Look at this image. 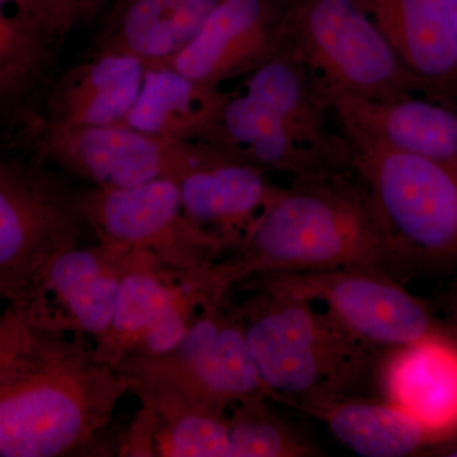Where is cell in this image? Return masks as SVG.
<instances>
[{
	"instance_id": "ac0fdd59",
	"label": "cell",
	"mask_w": 457,
	"mask_h": 457,
	"mask_svg": "<svg viewBox=\"0 0 457 457\" xmlns=\"http://www.w3.org/2000/svg\"><path fill=\"white\" fill-rule=\"evenodd\" d=\"M145 73L137 57L98 51L56 83L44 122L62 128L120 125L137 104Z\"/></svg>"
},
{
	"instance_id": "ba28073f",
	"label": "cell",
	"mask_w": 457,
	"mask_h": 457,
	"mask_svg": "<svg viewBox=\"0 0 457 457\" xmlns=\"http://www.w3.org/2000/svg\"><path fill=\"white\" fill-rule=\"evenodd\" d=\"M79 204L98 243L144 252L188 281L203 285L210 267L228 253L220 239L186 218L177 180L90 187L80 191Z\"/></svg>"
},
{
	"instance_id": "277c9868",
	"label": "cell",
	"mask_w": 457,
	"mask_h": 457,
	"mask_svg": "<svg viewBox=\"0 0 457 457\" xmlns=\"http://www.w3.org/2000/svg\"><path fill=\"white\" fill-rule=\"evenodd\" d=\"M116 370L155 418L189 408L228 411L252 396L270 398L228 296L207 297L174 350L128 357Z\"/></svg>"
},
{
	"instance_id": "5bb4252c",
	"label": "cell",
	"mask_w": 457,
	"mask_h": 457,
	"mask_svg": "<svg viewBox=\"0 0 457 457\" xmlns=\"http://www.w3.org/2000/svg\"><path fill=\"white\" fill-rule=\"evenodd\" d=\"M386 402L445 445L457 437V337L433 336L392 348L378 369Z\"/></svg>"
},
{
	"instance_id": "484cf974",
	"label": "cell",
	"mask_w": 457,
	"mask_h": 457,
	"mask_svg": "<svg viewBox=\"0 0 457 457\" xmlns=\"http://www.w3.org/2000/svg\"><path fill=\"white\" fill-rule=\"evenodd\" d=\"M21 14L50 42L56 44L80 22L75 0H11Z\"/></svg>"
},
{
	"instance_id": "6da1fadb",
	"label": "cell",
	"mask_w": 457,
	"mask_h": 457,
	"mask_svg": "<svg viewBox=\"0 0 457 457\" xmlns=\"http://www.w3.org/2000/svg\"><path fill=\"white\" fill-rule=\"evenodd\" d=\"M366 270L402 275L392 234L357 171L291 179L245 236L210 267L204 288L227 297L248 279L279 273Z\"/></svg>"
},
{
	"instance_id": "8992f818",
	"label": "cell",
	"mask_w": 457,
	"mask_h": 457,
	"mask_svg": "<svg viewBox=\"0 0 457 457\" xmlns=\"http://www.w3.org/2000/svg\"><path fill=\"white\" fill-rule=\"evenodd\" d=\"M80 191L41 164L0 158V300L21 312L50 264L82 245Z\"/></svg>"
},
{
	"instance_id": "4dcf8cb0",
	"label": "cell",
	"mask_w": 457,
	"mask_h": 457,
	"mask_svg": "<svg viewBox=\"0 0 457 457\" xmlns=\"http://www.w3.org/2000/svg\"><path fill=\"white\" fill-rule=\"evenodd\" d=\"M451 312H453V317L457 324V294L453 296V302H451Z\"/></svg>"
},
{
	"instance_id": "4fadbf2b",
	"label": "cell",
	"mask_w": 457,
	"mask_h": 457,
	"mask_svg": "<svg viewBox=\"0 0 457 457\" xmlns=\"http://www.w3.org/2000/svg\"><path fill=\"white\" fill-rule=\"evenodd\" d=\"M351 145L420 158L457 161V110L413 95L389 99L327 96Z\"/></svg>"
},
{
	"instance_id": "7c38bea8",
	"label": "cell",
	"mask_w": 457,
	"mask_h": 457,
	"mask_svg": "<svg viewBox=\"0 0 457 457\" xmlns=\"http://www.w3.org/2000/svg\"><path fill=\"white\" fill-rule=\"evenodd\" d=\"M288 42L286 4L279 0H222L170 68L220 87L278 55Z\"/></svg>"
},
{
	"instance_id": "44dd1931",
	"label": "cell",
	"mask_w": 457,
	"mask_h": 457,
	"mask_svg": "<svg viewBox=\"0 0 457 457\" xmlns=\"http://www.w3.org/2000/svg\"><path fill=\"white\" fill-rule=\"evenodd\" d=\"M230 93L170 66L146 68L139 97L123 125L176 141L212 144Z\"/></svg>"
},
{
	"instance_id": "5b68a950",
	"label": "cell",
	"mask_w": 457,
	"mask_h": 457,
	"mask_svg": "<svg viewBox=\"0 0 457 457\" xmlns=\"http://www.w3.org/2000/svg\"><path fill=\"white\" fill-rule=\"evenodd\" d=\"M288 44L326 96L389 99L423 90L360 0H290Z\"/></svg>"
},
{
	"instance_id": "8fae6325",
	"label": "cell",
	"mask_w": 457,
	"mask_h": 457,
	"mask_svg": "<svg viewBox=\"0 0 457 457\" xmlns=\"http://www.w3.org/2000/svg\"><path fill=\"white\" fill-rule=\"evenodd\" d=\"M129 252L78 245L56 258L22 311L36 329L101 341L112 323Z\"/></svg>"
},
{
	"instance_id": "603a6c76",
	"label": "cell",
	"mask_w": 457,
	"mask_h": 457,
	"mask_svg": "<svg viewBox=\"0 0 457 457\" xmlns=\"http://www.w3.org/2000/svg\"><path fill=\"white\" fill-rule=\"evenodd\" d=\"M252 396L228 409L230 457H317L324 453L272 407Z\"/></svg>"
},
{
	"instance_id": "e0dca14e",
	"label": "cell",
	"mask_w": 457,
	"mask_h": 457,
	"mask_svg": "<svg viewBox=\"0 0 457 457\" xmlns=\"http://www.w3.org/2000/svg\"><path fill=\"white\" fill-rule=\"evenodd\" d=\"M245 88L306 145L341 167L352 168L347 140L328 125L330 108L324 89L288 42L278 55L245 77Z\"/></svg>"
},
{
	"instance_id": "3957f363",
	"label": "cell",
	"mask_w": 457,
	"mask_h": 457,
	"mask_svg": "<svg viewBox=\"0 0 457 457\" xmlns=\"http://www.w3.org/2000/svg\"><path fill=\"white\" fill-rule=\"evenodd\" d=\"M236 305L272 402L299 408L311 400L352 395L374 368L371 345L351 336L314 303L266 290Z\"/></svg>"
},
{
	"instance_id": "d6986e66",
	"label": "cell",
	"mask_w": 457,
	"mask_h": 457,
	"mask_svg": "<svg viewBox=\"0 0 457 457\" xmlns=\"http://www.w3.org/2000/svg\"><path fill=\"white\" fill-rule=\"evenodd\" d=\"M197 293H204L197 282L179 278L150 254L129 252L112 323L95 343L98 360L116 369L177 305Z\"/></svg>"
},
{
	"instance_id": "7402d4cb",
	"label": "cell",
	"mask_w": 457,
	"mask_h": 457,
	"mask_svg": "<svg viewBox=\"0 0 457 457\" xmlns=\"http://www.w3.org/2000/svg\"><path fill=\"white\" fill-rule=\"evenodd\" d=\"M299 409L320 420L336 440L359 456H414L440 445L425 427L386 400L330 396L303 403Z\"/></svg>"
},
{
	"instance_id": "52a82bcc",
	"label": "cell",
	"mask_w": 457,
	"mask_h": 457,
	"mask_svg": "<svg viewBox=\"0 0 457 457\" xmlns=\"http://www.w3.org/2000/svg\"><path fill=\"white\" fill-rule=\"evenodd\" d=\"M352 167L368 186L402 273L416 264L457 262V161L351 145Z\"/></svg>"
},
{
	"instance_id": "30bf717a",
	"label": "cell",
	"mask_w": 457,
	"mask_h": 457,
	"mask_svg": "<svg viewBox=\"0 0 457 457\" xmlns=\"http://www.w3.org/2000/svg\"><path fill=\"white\" fill-rule=\"evenodd\" d=\"M38 149L47 161L92 187L126 188L179 180L220 153L203 141H176L130 126L62 128L41 121Z\"/></svg>"
},
{
	"instance_id": "83f0119b",
	"label": "cell",
	"mask_w": 457,
	"mask_h": 457,
	"mask_svg": "<svg viewBox=\"0 0 457 457\" xmlns=\"http://www.w3.org/2000/svg\"><path fill=\"white\" fill-rule=\"evenodd\" d=\"M79 9L80 21L95 16L107 0H75Z\"/></svg>"
},
{
	"instance_id": "cb8c5ba5",
	"label": "cell",
	"mask_w": 457,
	"mask_h": 457,
	"mask_svg": "<svg viewBox=\"0 0 457 457\" xmlns=\"http://www.w3.org/2000/svg\"><path fill=\"white\" fill-rule=\"evenodd\" d=\"M51 46L11 0H0V110L20 104L40 83Z\"/></svg>"
},
{
	"instance_id": "9c48e42d",
	"label": "cell",
	"mask_w": 457,
	"mask_h": 457,
	"mask_svg": "<svg viewBox=\"0 0 457 457\" xmlns=\"http://www.w3.org/2000/svg\"><path fill=\"white\" fill-rule=\"evenodd\" d=\"M324 305L351 336L392 350L433 336H455L399 279L374 270L339 269L260 276L237 286Z\"/></svg>"
},
{
	"instance_id": "ffe728a7",
	"label": "cell",
	"mask_w": 457,
	"mask_h": 457,
	"mask_svg": "<svg viewBox=\"0 0 457 457\" xmlns=\"http://www.w3.org/2000/svg\"><path fill=\"white\" fill-rule=\"evenodd\" d=\"M222 0H114L98 51L168 66L194 40Z\"/></svg>"
},
{
	"instance_id": "f546056e",
	"label": "cell",
	"mask_w": 457,
	"mask_h": 457,
	"mask_svg": "<svg viewBox=\"0 0 457 457\" xmlns=\"http://www.w3.org/2000/svg\"><path fill=\"white\" fill-rule=\"evenodd\" d=\"M451 18H453V31L457 41V0H450Z\"/></svg>"
},
{
	"instance_id": "2e32d148",
	"label": "cell",
	"mask_w": 457,
	"mask_h": 457,
	"mask_svg": "<svg viewBox=\"0 0 457 457\" xmlns=\"http://www.w3.org/2000/svg\"><path fill=\"white\" fill-rule=\"evenodd\" d=\"M403 64L436 99L457 98L450 0H360Z\"/></svg>"
},
{
	"instance_id": "9a60e30c",
	"label": "cell",
	"mask_w": 457,
	"mask_h": 457,
	"mask_svg": "<svg viewBox=\"0 0 457 457\" xmlns=\"http://www.w3.org/2000/svg\"><path fill=\"white\" fill-rule=\"evenodd\" d=\"M179 186L186 218L220 239L228 253L281 188L266 170L224 149Z\"/></svg>"
},
{
	"instance_id": "7a4b0ae2",
	"label": "cell",
	"mask_w": 457,
	"mask_h": 457,
	"mask_svg": "<svg viewBox=\"0 0 457 457\" xmlns=\"http://www.w3.org/2000/svg\"><path fill=\"white\" fill-rule=\"evenodd\" d=\"M84 338L41 329L0 378V457L71 456L107 428L128 383Z\"/></svg>"
},
{
	"instance_id": "f1b7e54d",
	"label": "cell",
	"mask_w": 457,
	"mask_h": 457,
	"mask_svg": "<svg viewBox=\"0 0 457 457\" xmlns=\"http://www.w3.org/2000/svg\"><path fill=\"white\" fill-rule=\"evenodd\" d=\"M440 451L444 453L441 455L457 457V437L445 444Z\"/></svg>"
},
{
	"instance_id": "d4e9b609",
	"label": "cell",
	"mask_w": 457,
	"mask_h": 457,
	"mask_svg": "<svg viewBox=\"0 0 457 457\" xmlns=\"http://www.w3.org/2000/svg\"><path fill=\"white\" fill-rule=\"evenodd\" d=\"M154 420V456L230 457L228 411L189 408Z\"/></svg>"
},
{
	"instance_id": "4316f807",
	"label": "cell",
	"mask_w": 457,
	"mask_h": 457,
	"mask_svg": "<svg viewBox=\"0 0 457 457\" xmlns=\"http://www.w3.org/2000/svg\"><path fill=\"white\" fill-rule=\"evenodd\" d=\"M40 333L21 312L5 306L0 314V378L35 345Z\"/></svg>"
}]
</instances>
